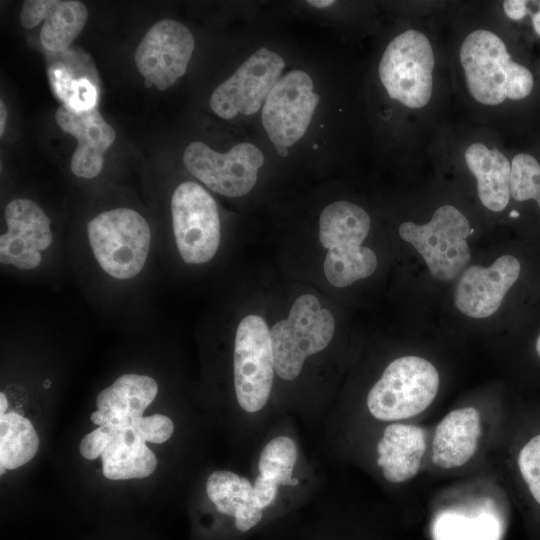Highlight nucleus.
<instances>
[{
    "instance_id": "nucleus-36",
    "label": "nucleus",
    "mask_w": 540,
    "mask_h": 540,
    "mask_svg": "<svg viewBox=\"0 0 540 540\" xmlns=\"http://www.w3.org/2000/svg\"><path fill=\"white\" fill-rule=\"evenodd\" d=\"M7 119V107L3 100L0 101V135H3Z\"/></svg>"
},
{
    "instance_id": "nucleus-5",
    "label": "nucleus",
    "mask_w": 540,
    "mask_h": 540,
    "mask_svg": "<svg viewBox=\"0 0 540 540\" xmlns=\"http://www.w3.org/2000/svg\"><path fill=\"white\" fill-rule=\"evenodd\" d=\"M439 374L426 359L403 356L392 361L367 396L373 417L382 421L409 418L423 412L436 397Z\"/></svg>"
},
{
    "instance_id": "nucleus-16",
    "label": "nucleus",
    "mask_w": 540,
    "mask_h": 540,
    "mask_svg": "<svg viewBox=\"0 0 540 540\" xmlns=\"http://www.w3.org/2000/svg\"><path fill=\"white\" fill-rule=\"evenodd\" d=\"M58 126L77 140L71 158V171L80 178L92 179L100 174L105 152L113 144L116 132L97 107L77 111L62 104L55 112Z\"/></svg>"
},
{
    "instance_id": "nucleus-2",
    "label": "nucleus",
    "mask_w": 540,
    "mask_h": 540,
    "mask_svg": "<svg viewBox=\"0 0 540 540\" xmlns=\"http://www.w3.org/2000/svg\"><path fill=\"white\" fill-rule=\"evenodd\" d=\"M370 224L367 212L349 201H336L323 209L319 218V240L328 250L324 273L335 287H347L375 271L374 251L361 246Z\"/></svg>"
},
{
    "instance_id": "nucleus-32",
    "label": "nucleus",
    "mask_w": 540,
    "mask_h": 540,
    "mask_svg": "<svg viewBox=\"0 0 540 540\" xmlns=\"http://www.w3.org/2000/svg\"><path fill=\"white\" fill-rule=\"evenodd\" d=\"M48 0H26L22 4L20 21L24 28L31 29L44 20Z\"/></svg>"
},
{
    "instance_id": "nucleus-8",
    "label": "nucleus",
    "mask_w": 540,
    "mask_h": 540,
    "mask_svg": "<svg viewBox=\"0 0 540 540\" xmlns=\"http://www.w3.org/2000/svg\"><path fill=\"white\" fill-rule=\"evenodd\" d=\"M173 234L177 250L187 264H203L220 244V218L213 197L199 184L186 181L171 198Z\"/></svg>"
},
{
    "instance_id": "nucleus-12",
    "label": "nucleus",
    "mask_w": 540,
    "mask_h": 540,
    "mask_svg": "<svg viewBox=\"0 0 540 540\" xmlns=\"http://www.w3.org/2000/svg\"><path fill=\"white\" fill-rule=\"evenodd\" d=\"M284 68L285 62L277 52L259 48L212 92V111L227 120L257 113Z\"/></svg>"
},
{
    "instance_id": "nucleus-29",
    "label": "nucleus",
    "mask_w": 540,
    "mask_h": 540,
    "mask_svg": "<svg viewBox=\"0 0 540 540\" xmlns=\"http://www.w3.org/2000/svg\"><path fill=\"white\" fill-rule=\"evenodd\" d=\"M132 427L145 442L157 444L166 442L174 431L172 420L162 414L142 416L133 422Z\"/></svg>"
},
{
    "instance_id": "nucleus-28",
    "label": "nucleus",
    "mask_w": 540,
    "mask_h": 540,
    "mask_svg": "<svg viewBox=\"0 0 540 540\" xmlns=\"http://www.w3.org/2000/svg\"><path fill=\"white\" fill-rule=\"evenodd\" d=\"M518 466L533 498L540 504V435L533 437L521 449Z\"/></svg>"
},
{
    "instance_id": "nucleus-23",
    "label": "nucleus",
    "mask_w": 540,
    "mask_h": 540,
    "mask_svg": "<svg viewBox=\"0 0 540 540\" xmlns=\"http://www.w3.org/2000/svg\"><path fill=\"white\" fill-rule=\"evenodd\" d=\"M39 438L32 423L10 412L0 415V466L16 469L37 453Z\"/></svg>"
},
{
    "instance_id": "nucleus-39",
    "label": "nucleus",
    "mask_w": 540,
    "mask_h": 540,
    "mask_svg": "<svg viewBox=\"0 0 540 540\" xmlns=\"http://www.w3.org/2000/svg\"><path fill=\"white\" fill-rule=\"evenodd\" d=\"M532 24L535 32L540 36V10L537 13L533 14Z\"/></svg>"
},
{
    "instance_id": "nucleus-1",
    "label": "nucleus",
    "mask_w": 540,
    "mask_h": 540,
    "mask_svg": "<svg viewBox=\"0 0 540 540\" xmlns=\"http://www.w3.org/2000/svg\"><path fill=\"white\" fill-rule=\"evenodd\" d=\"M459 55L468 91L481 104L495 106L506 99L521 100L533 89L532 73L513 61L503 40L489 30L468 34Z\"/></svg>"
},
{
    "instance_id": "nucleus-26",
    "label": "nucleus",
    "mask_w": 540,
    "mask_h": 540,
    "mask_svg": "<svg viewBox=\"0 0 540 540\" xmlns=\"http://www.w3.org/2000/svg\"><path fill=\"white\" fill-rule=\"evenodd\" d=\"M436 540H496L498 524L489 514L469 518L457 513H446L436 521Z\"/></svg>"
},
{
    "instance_id": "nucleus-3",
    "label": "nucleus",
    "mask_w": 540,
    "mask_h": 540,
    "mask_svg": "<svg viewBox=\"0 0 540 540\" xmlns=\"http://www.w3.org/2000/svg\"><path fill=\"white\" fill-rule=\"evenodd\" d=\"M87 238L99 267L117 280L136 277L146 264L151 246L148 222L130 208L94 216L87 223Z\"/></svg>"
},
{
    "instance_id": "nucleus-43",
    "label": "nucleus",
    "mask_w": 540,
    "mask_h": 540,
    "mask_svg": "<svg viewBox=\"0 0 540 540\" xmlns=\"http://www.w3.org/2000/svg\"><path fill=\"white\" fill-rule=\"evenodd\" d=\"M539 10H540V5H539Z\"/></svg>"
},
{
    "instance_id": "nucleus-4",
    "label": "nucleus",
    "mask_w": 540,
    "mask_h": 540,
    "mask_svg": "<svg viewBox=\"0 0 540 540\" xmlns=\"http://www.w3.org/2000/svg\"><path fill=\"white\" fill-rule=\"evenodd\" d=\"M335 321L328 309L321 308L311 294L298 297L287 319L270 330L274 369L283 380L300 374L305 359L325 349L333 338Z\"/></svg>"
},
{
    "instance_id": "nucleus-27",
    "label": "nucleus",
    "mask_w": 540,
    "mask_h": 540,
    "mask_svg": "<svg viewBox=\"0 0 540 540\" xmlns=\"http://www.w3.org/2000/svg\"><path fill=\"white\" fill-rule=\"evenodd\" d=\"M510 195L516 201L535 200L540 209V164L532 155L519 153L513 157Z\"/></svg>"
},
{
    "instance_id": "nucleus-41",
    "label": "nucleus",
    "mask_w": 540,
    "mask_h": 540,
    "mask_svg": "<svg viewBox=\"0 0 540 540\" xmlns=\"http://www.w3.org/2000/svg\"><path fill=\"white\" fill-rule=\"evenodd\" d=\"M536 350H537V353H538V355L540 357V335H539V337L537 339V342H536Z\"/></svg>"
},
{
    "instance_id": "nucleus-35",
    "label": "nucleus",
    "mask_w": 540,
    "mask_h": 540,
    "mask_svg": "<svg viewBox=\"0 0 540 540\" xmlns=\"http://www.w3.org/2000/svg\"><path fill=\"white\" fill-rule=\"evenodd\" d=\"M526 3L524 0H505L503 2V9L510 19L518 21L528 13Z\"/></svg>"
},
{
    "instance_id": "nucleus-42",
    "label": "nucleus",
    "mask_w": 540,
    "mask_h": 540,
    "mask_svg": "<svg viewBox=\"0 0 540 540\" xmlns=\"http://www.w3.org/2000/svg\"><path fill=\"white\" fill-rule=\"evenodd\" d=\"M510 216L511 217H518L519 214L514 210V211H512V213H510Z\"/></svg>"
},
{
    "instance_id": "nucleus-25",
    "label": "nucleus",
    "mask_w": 540,
    "mask_h": 540,
    "mask_svg": "<svg viewBox=\"0 0 540 540\" xmlns=\"http://www.w3.org/2000/svg\"><path fill=\"white\" fill-rule=\"evenodd\" d=\"M298 449L295 442L286 436L269 441L263 448L258 462L259 475L279 485H296L292 477L297 461Z\"/></svg>"
},
{
    "instance_id": "nucleus-20",
    "label": "nucleus",
    "mask_w": 540,
    "mask_h": 540,
    "mask_svg": "<svg viewBox=\"0 0 540 540\" xmlns=\"http://www.w3.org/2000/svg\"><path fill=\"white\" fill-rule=\"evenodd\" d=\"M464 158L477 180L481 203L494 212L504 210L511 196V164L506 156L496 148L476 142L466 149Z\"/></svg>"
},
{
    "instance_id": "nucleus-21",
    "label": "nucleus",
    "mask_w": 540,
    "mask_h": 540,
    "mask_svg": "<svg viewBox=\"0 0 540 540\" xmlns=\"http://www.w3.org/2000/svg\"><path fill=\"white\" fill-rule=\"evenodd\" d=\"M102 473L110 480L145 478L157 466L155 454L132 427H118L101 455Z\"/></svg>"
},
{
    "instance_id": "nucleus-22",
    "label": "nucleus",
    "mask_w": 540,
    "mask_h": 540,
    "mask_svg": "<svg viewBox=\"0 0 540 540\" xmlns=\"http://www.w3.org/2000/svg\"><path fill=\"white\" fill-rule=\"evenodd\" d=\"M88 17L84 3L76 0H48L40 40L52 52L66 50L80 34Z\"/></svg>"
},
{
    "instance_id": "nucleus-33",
    "label": "nucleus",
    "mask_w": 540,
    "mask_h": 540,
    "mask_svg": "<svg viewBox=\"0 0 540 540\" xmlns=\"http://www.w3.org/2000/svg\"><path fill=\"white\" fill-rule=\"evenodd\" d=\"M234 518L237 529L241 532H246L261 520L262 509L256 502H250L239 507Z\"/></svg>"
},
{
    "instance_id": "nucleus-40",
    "label": "nucleus",
    "mask_w": 540,
    "mask_h": 540,
    "mask_svg": "<svg viewBox=\"0 0 540 540\" xmlns=\"http://www.w3.org/2000/svg\"><path fill=\"white\" fill-rule=\"evenodd\" d=\"M275 149L277 153L282 157H286L288 155V148L285 146L277 145L275 146Z\"/></svg>"
},
{
    "instance_id": "nucleus-34",
    "label": "nucleus",
    "mask_w": 540,
    "mask_h": 540,
    "mask_svg": "<svg viewBox=\"0 0 540 540\" xmlns=\"http://www.w3.org/2000/svg\"><path fill=\"white\" fill-rule=\"evenodd\" d=\"M278 485L258 475L253 485V494L257 505L263 510L276 498Z\"/></svg>"
},
{
    "instance_id": "nucleus-6",
    "label": "nucleus",
    "mask_w": 540,
    "mask_h": 540,
    "mask_svg": "<svg viewBox=\"0 0 540 540\" xmlns=\"http://www.w3.org/2000/svg\"><path fill=\"white\" fill-rule=\"evenodd\" d=\"M398 231L400 237L420 253L432 276L440 281L455 279L470 261L466 241L470 224L452 205L440 206L426 224L403 222Z\"/></svg>"
},
{
    "instance_id": "nucleus-7",
    "label": "nucleus",
    "mask_w": 540,
    "mask_h": 540,
    "mask_svg": "<svg viewBox=\"0 0 540 540\" xmlns=\"http://www.w3.org/2000/svg\"><path fill=\"white\" fill-rule=\"evenodd\" d=\"M434 54L429 39L409 29L387 45L380 63L379 78L390 98L412 109L431 99Z\"/></svg>"
},
{
    "instance_id": "nucleus-19",
    "label": "nucleus",
    "mask_w": 540,
    "mask_h": 540,
    "mask_svg": "<svg viewBox=\"0 0 540 540\" xmlns=\"http://www.w3.org/2000/svg\"><path fill=\"white\" fill-rule=\"evenodd\" d=\"M426 449V432L409 424L388 425L377 444V464L386 480L401 483L413 478Z\"/></svg>"
},
{
    "instance_id": "nucleus-31",
    "label": "nucleus",
    "mask_w": 540,
    "mask_h": 540,
    "mask_svg": "<svg viewBox=\"0 0 540 540\" xmlns=\"http://www.w3.org/2000/svg\"><path fill=\"white\" fill-rule=\"evenodd\" d=\"M117 428L106 424L88 433L80 443L81 455L88 460L101 457Z\"/></svg>"
},
{
    "instance_id": "nucleus-24",
    "label": "nucleus",
    "mask_w": 540,
    "mask_h": 540,
    "mask_svg": "<svg viewBox=\"0 0 540 540\" xmlns=\"http://www.w3.org/2000/svg\"><path fill=\"white\" fill-rule=\"evenodd\" d=\"M206 492L219 512L233 517L239 507L256 502L251 482L231 471L211 473L206 482Z\"/></svg>"
},
{
    "instance_id": "nucleus-37",
    "label": "nucleus",
    "mask_w": 540,
    "mask_h": 540,
    "mask_svg": "<svg viewBox=\"0 0 540 540\" xmlns=\"http://www.w3.org/2000/svg\"><path fill=\"white\" fill-rule=\"evenodd\" d=\"M307 3L310 6H313V7L319 8V9H324V8H327V7H330L331 5H333L334 1H332V0H309V1H307Z\"/></svg>"
},
{
    "instance_id": "nucleus-9",
    "label": "nucleus",
    "mask_w": 540,
    "mask_h": 540,
    "mask_svg": "<svg viewBox=\"0 0 540 540\" xmlns=\"http://www.w3.org/2000/svg\"><path fill=\"white\" fill-rule=\"evenodd\" d=\"M233 362L239 406L249 413L261 410L269 399L275 372L270 331L262 317L248 315L239 323Z\"/></svg>"
},
{
    "instance_id": "nucleus-10",
    "label": "nucleus",
    "mask_w": 540,
    "mask_h": 540,
    "mask_svg": "<svg viewBox=\"0 0 540 540\" xmlns=\"http://www.w3.org/2000/svg\"><path fill=\"white\" fill-rule=\"evenodd\" d=\"M263 162L261 150L248 142L219 153L201 141H193L183 154V163L191 175L213 192L228 197L250 192Z\"/></svg>"
},
{
    "instance_id": "nucleus-15",
    "label": "nucleus",
    "mask_w": 540,
    "mask_h": 540,
    "mask_svg": "<svg viewBox=\"0 0 540 540\" xmlns=\"http://www.w3.org/2000/svg\"><path fill=\"white\" fill-rule=\"evenodd\" d=\"M520 263L512 255L499 257L489 267L466 268L455 289V305L472 318H485L500 307L506 293L518 279Z\"/></svg>"
},
{
    "instance_id": "nucleus-17",
    "label": "nucleus",
    "mask_w": 540,
    "mask_h": 540,
    "mask_svg": "<svg viewBox=\"0 0 540 540\" xmlns=\"http://www.w3.org/2000/svg\"><path fill=\"white\" fill-rule=\"evenodd\" d=\"M157 392L158 385L150 376L123 374L98 393L97 410L90 418L99 426L130 427L143 416Z\"/></svg>"
},
{
    "instance_id": "nucleus-30",
    "label": "nucleus",
    "mask_w": 540,
    "mask_h": 540,
    "mask_svg": "<svg viewBox=\"0 0 540 540\" xmlns=\"http://www.w3.org/2000/svg\"><path fill=\"white\" fill-rule=\"evenodd\" d=\"M98 93L92 82L84 77L73 79L68 87L63 104L77 111L96 107Z\"/></svg>"
},
{
    "instance_id": "nucleus-18",
    "label": "nucleus",
    "mask_w": 540,
    "mask_h": 540,
    "mask_svg": "<svg viewBox=\"0 0 540 540\" xmlns=\"http://www.w3.org/2000/svg\"><path fill=\"white\" fill-rule=\"evenodd\" d=\"M481 435L480 414L473 407L449 412L436 426L432 461L443 469L464 465L474 455Z\"/></svg>"
},
{
    "instance_id": "nucleus-13",
    "label": "nucleus",
    "mask_w": 540,
    "mask_h": 540,
    "mask_svg": "<svg viewBox=\"0 0 540 540\" xmlns=\"http://www.w3.org/2000/svg\"><path fill=\"white\" fill-rule=\"evenodd\" d=\"M194 46V37L185 25L163 19L141 40L134 61L148 85L152 83L159 90H165L185 74Z\"/></svg>"
},
{
    "instance_id": "nucleus-38",
    "label": "nucleus",
    "mask_w": 540,
    "mask_h": 540,
    "mask_svg": "<svg viewBox=\"0 0 540 540\" xmlns=\"http://www.w3.org/2000/svg\"><path fill=\"white\" fill-rule=\"evenodd\" d=\"M8 408V400L6 395L1 392L0 393V415H3L6 413V410Z\"/></svg>"
},
{
    "instance_id": "nucleus-14",
    "label": "nucleus",
    "mask_w": 540,
    "mask_h": 540,
    "mask_svg": "<svg viewBox=\"0 0 540 540\" xmlns=\"http://www.w3.org/2000/svg\"><path fill=\"white\" fill-rule=\"evenodd\" d=\"M7 230L0 236V262L32 270L42 262L41 252L53 242L51 220L35 202L26 198L10 201L4 211Z\"/></svg>"
},
{
    "instance_id": "nucleus-11",
    "label": "nucleus",
    "mask_w": 540,
    "mask_h": 540,
    "mask_svg": "<svg viewBox=\"0 0 540 540\" xmlns=\"http://www.w3.org/2000/svg\"><path fill=\"white\" fill-rule=\"evenodd\" d=\"M311 76L293 69L281 76L261 111L263 127L274 146L290 147L306 133L320 97Z\"/></svg>"
}]
</instances>
